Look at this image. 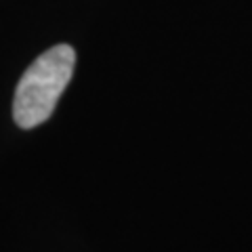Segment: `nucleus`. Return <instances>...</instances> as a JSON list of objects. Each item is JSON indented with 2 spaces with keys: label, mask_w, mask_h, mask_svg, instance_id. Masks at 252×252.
<instances>
[{
  "label": "nucleus",
  "mask_w": 252,
  "mask_h": 252,
  "mask_svg": "<svg viewBox=\"0 0 252 252\" xmlns=\"http://www.w3.org/2000/svg\"><path fill=\"white\" fill-rule=\"evenodd\" d=\"M74 65L76 51L69 44H57L32 61L13 97V120L19 128H34L53 116L59 97L72 80Z\"/></svg>",
  "instance_id": "nucleus-1"
}]
</instances>
